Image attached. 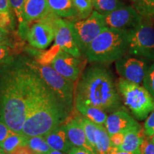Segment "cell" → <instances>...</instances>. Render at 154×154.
Masks as SVG:
<instances>
[{
    "instance_id": "74e56055",
    "label": "cell",
    "mask_w": 154,
    "mask_h": 154,
    "mask_svg": "<svg viewBox=\"0 0 154 154\" xmlns=\"http://www.w3.org/2000/svg\"><path fill=\"white\" fill-rule=\"evenodd\" d=\"M68 154H94L92 152L88 151V150L82 149V148L74 147L72 150L69 152Z\"/></svg>"
},
{
    "instance_id": "7c38bea8",
    "label": "cell",
    "mask_w": 154,
    "mask_h": 154,
    "mask_svg": "<svg viewBox=\"0 0 154 154\" xmlns=\"http://www.w3.org/2000/svg\"><path fill=\"white\" fill-rule=\"evenodd\" d=\"M54 44L59 46L62 51L73 57L80 59L82 57V52L74 41L68 22L57 17L54 21Z\"/></svg>"
},
{
    "instance_id": "f546056e",
    "label": "cell",
    "mask_w": 154,
    "mask_h": 154,
    "mask_svg": "<svg viewBox=\"0 0 154 154\" xmlns=\"http://www.w3.org/2000/svg\"><path fill=\"white\" fill-rule=\"evenodd\" d=\"M25 0H9V6L11 11L14 12L19 22V29L24 26L23 20V9H24Z\"/></svg>"
},
{
    "instance_id": "f1b7e54d",
    "label": "cell",
    "mask_w": 154,
    "mask_h": 154,
    "mask_svg": "<svg viewBox=\"0 0 154 154\" xmlns=\"http://www.w3.org/2000/svg\"><path fill=\"white\" fill-rule=\"evenodd\" d=\"M19 54L14 48L9 45H0V66L12 61Z\"/></svg>"
},
{
    "instance_id": "d590c367",
    "label": "cell",
    "mask_w": 154,
    "mask_h": 154,
    "mask_svg": "<svg viewBox=\"0 0 154 154\" xmlns=\"http://www.w3.org/2000/svg\"><path fill=\"white\" fill-rule=\"evenodd\" d=\"M13 132L7 125L0 121V144Z\"/></svg>"
},
{
    "instance_id": "e0dca14e",
    "label": "cell",
    "mask_w": 154,
    "mask_h": 154,
    "mask_svg": "<svg viewBox=\"0 0 154 154\" xmlns=\"http://www.w3.org/2000/svg\"><path fill=\"white\" fill-rule=\"evenodd\" d=\"M69 140L74 147L82 148L96 154L95 151L88 143L84 128L76 119L69 121L66 125Z\"/></svg>"
},
{
    "instance_id": "cb8c5ba5",
    "label": "cell",
    "mask_w": 154,
    "mask_h": 154,
    "mask_svg": "<svg viewBox=\"0 0 154 154\" xmlns=\"http://www.w3.org/2000/svg\"><path fill=\"white\" fill-rule=\"evenodd\" d=\"M26 145L36 153L48 154L51 150L47 143V140L42 136L27 137Z\"/></svg>"
},
{
    "instance_id": "52a82bcc",
    "label": "cell",
    "mask_w": 154,
    "mask_h": 154,
    "mask_svg": "<svg viewBox=\"0 0 154 154\" xmlns=\"http://www.w3.org/2000/svg\"><path fill=\"white\" fill-rule=\"evenodd\" d=\"M68 23L82 54L85 53L89 44L107 27L104 16L96 11H94L87 19Z\"/></svg>"
},
{
    "instance_id": "2e32d148",
    "label": "cell",
    "mask_w": 154,
    "mask_h": 154,
    "mask_svg": "<svg viewBox=\"0 0 154 154\" xmlns=\"http://www.w3.org/2000/svg\"><path fill=\"white\" fill-rule=\"evenodd\" d=\"M51 149L69 153L74 146L69 140L66 126H59L44 136Z\"/></svg>"
},
{
    "instance_id": "8fae6325",
    "label": "cell",
    "mask_w": 154,
    "mask_h": 154,
    "mask_svg": "<svg viewBox=\"0 0 154 154\" xmlns=\"http://www.w3.org/2000/svg\"><path fill=\"white\" fill-rule=\"evenodd\" d=\"M116 69L123 79L137 84L143 82L148 70L143 61L129 57H124L116 61Z\"/></svg>"
},
{
    "instance_id": "30bf717a",
    "label": "cell",
    "mask_w": 154,
    "mask_h": 154,
    "mask_svg": "<svg viewBox=\"0 0 154 154\" xmlns=\"http://www.w3.org/2000/svg\"><path fill=\"white\" fill-rule=\"evenodd\" d=\"M109 28L131 30L142 23V17L131 6H124L104 16Z\"/></svg>"
},
{
    "instance_id": "5b68a950",
    "label": "cell",
    "mask_w": 154,
    "mask_h": 154,
    "mask_svg": "<svg viewBox=\"0 0 154 154\" xmlns=\"http://www.w3.org/2000/svg\"><path fill=\"white\" fill-rule=\"evenodd\" d=\"M23 58L26 66L41 78L69 113L72 112L74 103V82L65 79L49 65L41 64L35 59L26 57Z\"/></svg>"
},
{
    "instance_id": "9a60e30c",
    "label": "cell",
    "mask_w": 154,
    "mask_h": 154,
    "mask_svg": "<svg viewBox=\"0 0 154 154\" xmlns=\"http://www.w3.org/2000/svg\"><path fill=\"white\" fill-rule=\"evenodd\" d=\"M48 0H25L23 9V20L24 26L19 29V35L24 34L26 24L37 19L44 18L51 13Z\"/></svg>"
},
{
    "instance_id": "7402d4cb",
    "label": "cell",
    "mask_w": 154,
    "mask_h": 154,
    "mask_svg": "<svg viewBox=\"0 0 154 154\" xmlns=\"http://www.w3.org/2000/svg\"><path fill=\"white\" fill-rule=\"evenodd\" d=\"M27 137L24 135L13 132L0 144V148L2 149L6 153L9 154L20 146L26 145Z\"/></svg>"
},
{
    "instance_id": "6da1fadb",
    "label": "cell",
    "mask_w": 154,
    "mask_h": 154,
    "mask_svg": "<svg viewBox=\"0 0 154 154\" xmlns=\"http://www.w3.org/2000/svg\"><path fill=\"white\" fill-rule=\"evenodd\" d=\"M29 72L23 57L0 66V121L19 134L26 118Z\"/></svg>"
},
{
    "instance_id": "4dcf8cb0",
    "label": "cell",
    "mask_w": 154,
    "mask_h": 154,
    "mask_svg": "<svg viewBox=\"0 0 154 154\" xmlns=\"http://www.w3.org/2000/svg\"><path fill=\"white\" fill-rule=\"evenodd\" d=\"M0 28L14 32V22L12 11H0Z\"/></svg>"
},
{
    "instance_id": "836d02e7",
    "label": "cell",
    "mask_w": 154,
    "mask_h": 154,
    "mask_svg": "<svg viewBox=\"0 0 154 154\" xmlns=\"http://www.w3.org/2000/svg\"><path fill=\"white\" fill-rule=\"evenodd\" d=\"M140 154H154V143L145 136L140 148Z\"/></svg>"
},
{
    "instance_id": "d4e9b609",
    "label": "cell",
    "mask_w": 154,
    "mask_h": 154,
    "mask_svg": "<svg viewBox=\"0 0 154 154\" xmlns=\"http://www.w3.org/2000/svg\"><path fill=\"white\" fill-rule=\"evenodd\" d=\"M76 119L82 126L84 128V132H85L86 138H87L88 143L93 148V149L95 151V133L97 128V125L95 123L92 122L91 121L88 120V119L85 118V117H76Z\"/></svg>"
},
{
    "instance_id": "ffe728a7",
    "label": "cell",
    "mask_w": 154,
    "mask_h": 154,
    "mask_svg": "<svg viewBox=\"0 0 154 154\" xmlns=\"http://www.w3.org/2000/svg\"><path fill=\"white\" fill-rule=\"evenodd\" d=\"M75 106L77 111L88 120L98 125H105L108 116L104 111L92 106L83 104L81 103H75Z\"/></svg>"
},
{
    "instance_id": "277c9868",
    "label": "cell",
    "mask_w": 154,
    "mask_h": 154,
    "mask_svg": "<svg viewBox=\"0 0 154 154\" xmlns=\"http://www.w3.org/2000/svg\"><path fill=\"white\" fill-rule=\"evenodd\" d=\"M129 30L106 27L86 49L90 63H110L124 57L128 51Z\"/></svg>"
},
{
    "instance_id": "f6af8a7d",
    "label": "cell",
    "mask_w": 154,
    "mask_h": 154,
    "mask_svg": "<svg viewBox=\"0 0 154 154\" xmlns=\"http://www.w3.org/2000/svg\"><path fill=\"white\" fill-rule=\"evenodd\" d=\"M36 154H45V153H36Z\"/></svg>"
},
{
    "instance_id": "8992f818",
    "label": "cell",
    "mask_w": 154,
    "mask_h": 154,
    "mask_svg": "<svg viewBox=\"0 0 154 154\" xmlns=\"http://www.w3.org/2000/svg\"><path fill=\"white\" fill-rule=\"evenodd\" d=\"M117 88L125 104L138 120L148 118L154 111V99L144 86L120 78Z\"/></svg>"
},
{
    "instance_id": "f35d334b",
    "label": "cell",
    "mask_w": 154,
    "mask_h": 154,
    "mask_svg": "<svg viewBox=\"0 0 154 154\" xmlns=\"http://www.w3.org/2000/svg\"><path fill=\"white\" fill-rule=\"evenodd\" d=\"M11 11L9 6V0H0V11Z\"/></svg>"
},
{
    "instance_id": "d6986e66",
    "label": "cell",
    "mask_w": 154,
    "mask_h": 154,
    "mask_svg": "<svg viewBox=\"0 0 154 154\" xmlns=\"http://www.w3.org/2000/svg\"><path fill=\"white\" fill-rule=\"evenodd\" d=\"M48 2L51 12L59 18L78 17L72 0H48Z\"/></svg>"
},
{
    "instance_id": "ab89813d",
    "label": "cell",
    "mask_w": 154,
    "mask_h": 154,
    "mask_svg": "<svg viewBox=\"0 0 154 154\" xmlns=\"http://www.w3.org/2000/svg\"><path fill=\"white\" fill-rule=\"evenodd\" d=\"M107 154H140V153H132V152L121 151L117 148L111 147Z\"/></svg>"
},
{
    "instance_id": "4316f807",
    "label": "cell",
    "mask_w": 154,
    "mask_h": 154,
    "mask_svg": "<svg viewBox=\"0 0 154 154\" xmlns=\"http://www.w3.org/2000/svg\"><path fill=\"white\" fill-rule=\"evenodd\" d=\"M0 45H9L14 48L20 53L22 45L17 41L14 32H9L0 28Z\"/></svg>"
},
{
    "instance_id": "7a4b0ae2",
    "label": "cell",
    "mask_w": 154,
    "mask_h": 154,
    "mask_svg": "<svg viewBox=\"0 0 154 154\" xmlns=\"http://www.w3.org/2000/svg\"><path fill=\"white\" fill-rule=\"evenodd\" d=\"M29 70L27 111L22 134L44 136L61 126L69 113L41 78Z\"/></svg>"
},
{
    "instance_id": "5bb4252c",
    "label": "cell",
    "mask_w": 154,
    "mask_h": 154,
    "mask_svg": "<svg viewBox=\"0 0 154 154\" xmlns=\"http://www.w3.org/2000/svg\"><path fill=\"white\" fill-rule=\"evenodd\" d=\"M139 127L140 125L129 113L119 109L108 116L105 123V128L109 136L118 133H126Z\"/></svg>"
},
{
    "instance_id": "ac0fdd59",
    "label": "cell",
    "mask_w": 154,
    "mask_h": 154,
    "mask_svg": "<svg viewBox=\"0 0 154 154\" xmlns=\"http://www.w3.org/2000/svg\"><path fill=\"white\" fill-rule=\"evenodd\" d=\"M145 136L143 130L140 127L128 131L125 133L123 143L117 149L121 151L140 153V148Z\"/></svg>"
},
{
    "instance_id": "4fadbf2b",
    "label": "cell",
    "mask_w": 154,
    "mask_h": 154,
    "mask_svg": "<svg viewBox=\"0 0 154 154\" xmlns=\"http://www.w3.org/2000/svg\"><path fill=\"white\" fill-rule=\"evenodd\" d=\"M51 67L65 79L75 82L82 72V61L61 49L51 62Z\"/></svg>"
},
{
    "instance_id": "e575fe53",
    "label": "cell",
    "mask_w": 154,
    "mask_h": 154,
    "mask_svg": "<svg viewBox=\"0 0 154 154\" xmlns=\"http://www.w3.org/2000/svg\"><path fill=\"white\" fill-rule=\"evenodd\" d=\"M125 133H118L110 136L111 147L119 148L121 146L124 140Z\"/></svg>"
},
{
    "instance_id": "60d3db41",
    "label": "cell",
    "mask_w": 154,
    "mask_h": 154,
    "mask_svg": "<svg viewBox=\"0 0 154 154\" xmlns=\"http://www.w3.org/2000/svg\"><path fill=\"white\" fill-rule=\"evenodd\" d=\"M48 154H65L62 153V152L61 151H55V150H52L51 149V151H49V153Z\"/></svg>"
},
{
    "instance_id": "484cf974",
    "label": "cell",
    "mask_w": 154,
    "mask_h": 154,
    "mask_svg": "<svg viewBox=\"0 0 154 154\" xmlns=\"http://www.w3.org/2000/svg\"><path fill=\"white\" fill-rule=\"evenodd\" d=\"M72 2L77 11L78 17L82 20L87 19L93 13L92 0H72Z\"/></svg>"
},
{
    "instance_id": "bcb514c9",
    "label": "cell",
    "mask_w": 154,
    "mask_h": 154,
    "mask_svg": "<svg viewBox=\"0 0 154 154\" xmlns=\"http://www.w3.org/2000/svg\"><path fill=\"white\" fill-rule=\"evenodd\" d=\"M94 0H92V2H94Z\"/></svg>"
},
{
    "instance_id": "603a6c76",
    "label": "cell",
    "mask_w": 154,
    "mask_h": 154,
    "mask_svg": "<svg viewBox=\"0 0 154 154\" xmlns=\"http://www.w3.org/2000/svg\"><path fill=\"white\" fill-rule=\"evenodd\" d=\"M93 6L95 11L106 16L125 5L121 0H94Z\"/></svg>"
},
{
    "instance_id": "b9f144b4",
    "label": "cell",
    "mask_w": 154,
    "mask_h": 154,
    "mask_svg": "<svg viewBox=\"0 0 154 154\" xmlns=\"http://www.w3.org/2000/svg\"><path fill=\"white\" fill-rule=\"evenodd\" d=\"M0 154H6L5 151L2 149H1V148H0Z\"/></svg>"
},
{
    "instance_id": "8d00e7d4",
    "label": "cell",
    "mask_w": 154,
    "mask_h": 154,
    "mask_svg": "<svg viewBox=\"0 0 154 154\" xmlns=\"http://www.w3.org/2000/svg\"><path fill=\"white\" fill-rule=\"evenodd\" d=\"M33 150H32L31 148L29 147L27 145H24L22 146H20V147L17 148L13 151L12 152H11L9 154H36Z\"/></svg>"
},
{
    "instance_id": "9c48e42d",
    "label": "cell",
    "mask_w": 154,
    "mask_h": 154,
    "mask_svg": "<svg viewBox=\"0 0 154 154\" xmlns=\"http://www.w3.org/2000/svg\"><path fill=\"white\" fill-rule=\"evenodd\" d=\"M128 53L154 59V26L143 23L129 30Z\"/></svg>"
},
{
    "instance_id": "1f68e13d",
    "label": "cell",
    "mask_w": 154,
    "mask_h": 154,
    "mask_svg": "<svg viewBox=\"0 0 154 154\" xmlns=\"http://www.w3.org/2000/svg\"><path fill=\"white\" fill-rule=\"evenodd\" d=\"M143 86L154 99V63L148 69L143 79Z\"/></svg>"
},
{
    "instance_id": "d6a6232c",
    "label": "cell",
    "mask_w": 154,
    "mask_h": 154,
    "mask_svg": "<svg viewBox=\"0 0 154 154\" xmlns=\"http://www.w3.org/2000/svg\"><path fill=\"white\" fill-rule=\"evenodd\" d=\"M144 134L146 137L151 138L154 135V111L146 119L143 127Z\"/></svg>"
},
{
    "instance_id": "7bdbcfd3",
    "label": "cell",
    "mask_w": 154,
    "mask_h": 154,
    "mask_svg": "<svg viewBox=\"0 0 154 154\" xmlns=\"http://www.w3.org/2000/svg\"><path fill=\"white\" fill-rule=\"evenodd\" d=\"M151 140L152 142H153V143H154V135H153V136H152V138H151Z\"/></svg>"
},
{
    "instance_id": "3957f363",
    "label": "cell",
    "mask_w": 154,
    "mask_h": 154,
    "mask_svg": "<svg viewBox=\"0 0 154 154\" xmlns=\"http://www.w3.org/2000/svg\"><path fill=\"white\" fill-rule=\"evenodd\" d=\"M118 91L111 73L104 67L94 66L81 76L75 103L92 106L104 111H117L121 106Z\"/></svg>"
},
{
    "instance_id": "ba28073f",
    "label": "cell",
    "mask_w": 154,
    "mask_h": 154,
    "mask_svg": "<svg viewBox=\"0 0 154 154\" xmlns=\"http://www.w3.org/2000/svg\"><path fill=\"white\" fill-rule=\"evenodd\" d=\"M56 17L51 12L44 18L26 24L23 38H26L29 44L36 49H46L55 37Z\"/></svg>"
},
{
    "instance_id": "7dc6e473",
    "label": "cell",
    "mask_w": 154,
    "mask_h": 154,
    "mask_svg": "<svg viewBox=\"0 0 154 154\" xmlns=\"http://www.w3.org/2000/svg\"><path fill=\"white\" fill-rule=\"evenodd\" d=\"M6 154H7V153H6Z\"/></svg>"
},
{
    "instance_id": "83f0119b",
    "label": "cell",
    "mask_w": 154,
    "mask_h": 154,
    "mask_svg": "<svg viewBox=\"0 0 154 154\" xmlns=\"http://www.w3.org/2000/svg\"><path fill=\"white\" fill-rule=\"evenodd\" d=\"M134 8L141 17L154 16V0H138L134 3Z\"/></svg>"
},
{
    "instance_id": "44dd1931",
    "label": "cell",
    "mask_w": 154,
    "mask_h": 154,
    "mask_svg": "<svg viewBox=\"0 0 154 154\" xmlns=\"http://www.w3.org/2000/svg\"><path fill=\"white\" fill-rule=\"evenodd\" d=\"M111 148L110 136L104 126L97 125L95 133V151L96 154H107Z\"/></svg>"
},
{
    "instance_id": "ee69618b",
    "label": "cell",
    "mask_w": 154,
    "mask_h": 154,
    "mask_svg": "<svg viewBox=\"0 0 154 154\" xmlns=\"http://www.w3.org/2000/svg\"><path fill=\"white\" fill-rule=\"evenodd\" d=\"M131 1L134 2L135 3V2H137V1H138V0H131Z\"/></svg>"
}]
</instances>
